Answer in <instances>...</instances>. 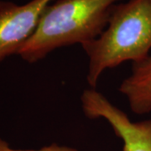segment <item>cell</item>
<instances>
[{
	"mask_svg": "<svg viewBox=\"0 0 151 151\" xmlns=\"http://www.w3.org/2000/svg\"><path fill=\"white\" fill-rule=\"evenodd\" d=\"M121 1L56 0L50 4L18 55L36 63L57 49L92 41L107 27L113 7Z\"/></svg>",
	"mask_w": 151,
	"mask_h": 151,
	"instance_id": "cell-1",
	"label": "cell"
},
{
	"mask_svg": "<svg viewBox=\"0 0 151 151\" xmlns=\"http://www.w3.org/2000/svg\"><path fill=\"white\" fill-rule=\"evenodd\" d=\"M81 47L88 58L86 81L94 89L105 70L146 59L151 50V0L117 4L103 33Z\"/></svg>",
	"mask_w": 151,
	"mask_h": 151,
	"instance_id": "cell-2",
	"label": "cell"
},
{
	"mask_svg": "<svg viewBox=\"0 0 151 151\" xmlns=\"http://www.w3.org/2000/svg\"><path fill=\"white\" fill-rule=\"evenodd\" d=\"M81 110L86 118L103 119L120 138L122 151H151V119L134 122L96 89L88 88L81 95Z\"/></svg>",
	"mask_w": 151,
	"mask_h": 151,
	"instance_id": "cell-3",
	"label": "cell"
},
{
	"mask_svg": "<svg viewBox=\"0 0 151 151\" xmlns=\"http://www.w3.org/2000/svg\"><path fill=\"white\" fill-rule=\"evenodd\" d=\"M53 0H30L18 5L0 0V63L18 55L31 37L47 6Z\"/></svg>",
	"mask_w": 151,
	"mask_h": 151,
	"instance_id": "cell-4",
	"label": "cell"
},
{
	"mask_svg": "<svg viewBox=\"0 0 151 151\" xmlns=\"http://www.w3.org/2000/svg\"><path fill=\"white\" fill-rule=\"evenodd\" d=\"M119 91L127 98L131 111L143 115L151 112V55L132 65V71Z\"/></svg>",
	"mask_w": 151,
	"mask_h": 151,
	"instance_id": "cell-5",
	"label": "cell"
},
{
	"mask_svg": "<svg viewBox=\"0 0 151 151\" xmlns=\"http://www.w3.org/2000/svg\"><path fill=\"white\" fill-rule=\"evenodd\" d=\"M0 151H77V150L68 146L59 145L55 143L42 147L39 150H17L11 148L8 142L0 138Z\"/></svg>",
	"mask_w": 151,
	"mask_h": 151,
	"instance_id": "cell-6",
	"label": "cell"
}]
</instances>
